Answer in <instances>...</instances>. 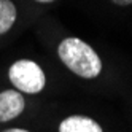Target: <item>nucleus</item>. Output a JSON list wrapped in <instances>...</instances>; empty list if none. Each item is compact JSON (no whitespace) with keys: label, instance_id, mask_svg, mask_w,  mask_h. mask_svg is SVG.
Returning a JSON list of instances; mask_svg holds the SVG:
<instances>
[{"label":"nucleus","instance_id":"nucleus-1","mask_svg":"<svg viewBox=\"0 0 132 132\" xmlns=\"http://www.w3.org/2000/svg\"><path fill=\"white\" fill-rule=\"evenodd\" d=\"M57 54L65 67L81 78H96L102 72V61L88 43L80 38H65L59 43Z\"/></svg>","mask_w":132,"mask_h":132},{"label":"nucleus","instance_id":"nucleus-8","mask_svg":"<svg viewBox=\"0 0 132 132\" xmlns=\"http://www.w3.org/2000/svg\"><path fill=\"white\" fill-rule=\"evenodd\" d=\"M37 2H40V3H50V2H53V0H37Z\"/></svg>","mask_w":132,"mask_h":132},{"label":"nucleus","instance_id":"nucleus-4","mask_svg":"<svg viewBox=\"0 0 132 132\" xmlns=\"http://www.w3.org/2000/svg\"><path fill=\"white\" fill-rule=\"evenodd\" d=\"M59 132H102L99 122L88 116L75 115L65 118L59 124Z\"/></svg>","mask_w":132,"mask_h":132},{"label":"nucleus","instance_id":"nucleus-2","mask_svg":"<svg viewBox=\"0 0 132 132\" xmlns=\"http://www.w3.org/2000/svg\"><path fill=\"white\" fill-rule=\"evenodd\" d=\"M8 77L16 89L27 94L40 92L46 83L45 73L40 69V65L29 59L16 61L8 70Z\"/></svg>","mask_w":132,"mask_h":132},{"label":"nucleus","instance_id":"nucleus-5","mask_svg":"<svg viewBox=\"0 0 132 132\" xmlns=\"http://www.w3.org/2000/svg\"><path fill=\"white\" fill-rule=\"evenodd\" d=\"M16 21V6L10 0H0V35L8 32Z\"/></svg>","mask_w":132,"mask_h":132},{"label":"nucleus","instance_id":"nucleus-7","mask_svg":"<svg viewBox=\"0 0 132 132\" xmlns=\"http://www.w3.org/2000/svg\"><path fill=\"white\" fill-rule=\"evenodd\" d=\"M3 132H29V130H26V129H6Z\"/></svg>","mask_w":132,"mask_h":132},{"label":"nucleus","instance_id":"nucleus-3","mask_svg":"<svg viewBox=\"0 0 132 132\" xmlns=\"http://www.w3.org/2000/svg\"><path fill=\"white\" fill-rule=\"evenodd\" d=\"M24 97L19 91L6 89L0 92V122H6L18 118L24 111Z\"/></svg>","mask_w":132,"mask_h":132},{"label":"nucleus","instance_id":"nucleus-6","mask_svg":"<svg viewBox=\"0 0 132 132\" xmlns=\"http://www.w3.org/2000/svg\"><path fill=\"white\" fill-rule=\"evenodd\" d=\"M113 3H116V5H121V6H127L132 3V0H111Z\"/></svg>","mask_w":132,"mask_h":132}]
</instances>
